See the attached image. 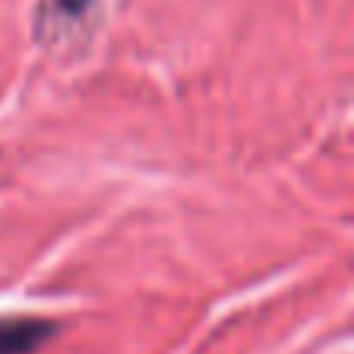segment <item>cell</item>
Instances as JSON below:
<instances>
[{
	"label": "cell",
	"mask_w": 354,
	"mask_h": 354,
	"mask_svg": "<svg viewBox=\"0 0 354 354\" xmlns=\"http://www.w3.org/2000/svg\"><path fill=\"white\" fill-rule=\"evenodd\" d=\"M42 319H0V354H28L49 337Z\"/></svg>",
	"instance_id": "1"
}]
</instances>
